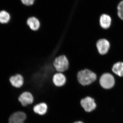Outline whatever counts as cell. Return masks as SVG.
Returning a JSON list of instances; mask_svg holds the SVG:
<instances>
[{"instance_id": "obj_8", "label": "cell", "mask_w": 123, "mask_h": 123, "mask_svg": "<svg viewBox=\"0 0 123 123\" xmlns=\"http://www.w3.org/2000/svg\"><path fill=\"white\" fill-rule=\"evenodd\" d=\"M10 82L12 85L17 88H21L24 85V79L21 74H18L10 77Z\"/></svg>"}, {"instance_id": "obj_9", "label": "cell", "mask_w": 123, "mask_h": 123, "mask_svg": "<svg viewBox=\"0 0 123 123\" xmlns=\"http://www.w3.org/2000/svg\"><path fill=\"white\" fill-rule=\"evenodd\" d=\"M33 111L36 114L43 116L47 112L48 106L46 103L41 102L33 106Z\"/></svg>"}, {"instance_id": "obj_11", "label": "cell", "mask_w": 123, "mask_h": 123, "mask_svg": "<svg viewBox=\"0 0 123 123\" xmlns=\"http://www.w3.org/2000/svg\"><path fill=\"white\" fill-rule=\"evenodd\" d=\"M112 22L111 17L107 14H103L99 17V25L103 29H109L111 25Z\"/></svg>"}, {"instance_id": "obj_17", "label": "cell", "mask_w": 123, "mask_h": 123, "mask_svg": "<svg viewBox=\"0 0 123 123\" xmlns=\"http://www.w3.org/2000/svg\"><path fill=\"white\" fill-rule=\"evenodd\" d=\"M73 123H85L83 121H80V120H78V121H75Z\"/></svg>"}, {"instance_id": "obj_3", "label": "cell", "mask_w": 123, "mask_h": 123, "mask_svg": "<svg viewBox=\"0 0 123 123\" xmlns=\"http://www.w3.org/2000/svg\"><path fill=\"white\" fill-rule=\"evenodd\" d=\"M80 104L85 112H92L97 107V104L93 98L90 96H86L82 98L80 101Z\"/></svg>"}, {"instance_id": "obj_2", "label": "cell", "mask_w": 123, "mask_h": 123, "mask_svg": "<svg viewBox=\"0 0 123 123\" xmlns=\"http://www.w3.org/2000/svg\"><path fill=\"white\" fill-rule=\"evenodd\" d=\"M53 65L57 72L63 73L68 69L69 62L66 56L61 55L54 60Z\"/></svg>"}, {"instance_id": "obj_1", "label": "cell", "mask_w": 123, "mask_h": 123, "mask_svg": "<svg viewBox=\"0 0 123 123\" xmlns=\"http://www.w3.org/2000/svg\"><path fill=\"white\" fill-rule=\"evenodd\" d=\"M97 75L92 70L85 69L77 73V78L79 84L84 86L90 85L97 80Z\"/></svg>"}, {"instance_id": "obj_7", "label": "cell", "mask_w": 123, "mask_h": 123, "mask_svg": "<svg viewBox=\"0 0 123 123\" xmlns=\"http://www.w3.org/2000/svg\"><path fill=\"white\" fill-rule=\"evenodd\" d=\"M96 45L98 51L101 55H105L110 49V43L105 39L98 40L96 43Z\"/></svg>"}, {"instance_id": "obj_14", "label": "cell", "mask_w": 123, "mask_h": 123, "mask_svg": "<svg viewBox=\"0 0 123 123\" xmlns=\"http://www.w3.org/2000/svg\"><path fill=\"white\" fill-rule=\"evenodd\" d=\"M10 19L9 14L5 11H0V23L2 24L8 23Z\"/></svg>"}, {"instance_id": "obj_4", "label": "cell", "mask_w": 123, "mask_h": 123, "mask_svg": "<svg viewBox=\"0 0 123 123\" xmlns=\"http://www.w3.org/2000/svg\"><path fill=\"white\" fill-rule=\"evenodd\" d=\"M99 84L102 88L106 89H111L114 86V78L111 74L108 73L104 74L100 77Z\"/></svg>"}, {"instance_id": "obj_6", "label": "cell", "mask_w": 123, "mask_h": 123, "mask_svg": "<svg viewBox=\"0 0 123 123\" xmlns=\"http://www.w3.org/2000/svg\"><path fill=\"white\" fill-rule=\"evenodd\" d=\"M27 115L23 111H18L14 113L10 117L9 123H25Z\"/></svg>"}, {"instance_id": "obj_15", "label": "cell", "mask_w": 123, "mask_h": 123, "mask_svg": "<svg viewBox=\"0 0 123 123\" xmlns=\"http://www.w3.org/2000/svg\"><path fill=\"white\" fill-rule=\"evenodd\" d=\"M117 15L120 19L123 21V0L119 2L117 7Z\"/></svg>"}, {"instance_id": "obj_12", "label": "cell", "mask_w": 123, "mask_h": 123, "mask_svg": "<svg viewBox=\"0 0 123 123\" xmlns=\"http://www.w3.org/2000/svg\"><path fill=\"white\" fill-rule=\"evenodd\" d=\"M26 24L31 30L33 31L38 30L40 25L39 20L34 17L29 18L27 20Z\"/></svg>"}, {"instance_id": "obj_10", "label": "cell", "mask_w": 123, "mask_h": 123, "mask_svg": "<svg viewBox=\"0 0 123 123\" xmlns=\"http://www.w3.org/2000/svg\"><path fill=\"white\" fill-rule=\"evenodd\" d=\"M52 81L55 86L58 87H62L66 84V77L63 73H56L53 76Z\"/></svg>"}, {"instance_id": "obj_5", "label": "cell", "mask_w": 123, "mask_h": 123, "mask_svg": "<svg viewBox=\"0 0 123 123\" xmlns=\"http://www.w3.org/2000/svg\"><path fill=\"white\" fill-rule=\"evenodd\" d=\"M18 100L23 107H27L33 104L34 102V98L31 92L25 91L20 94L18 98Z\"/></svg>"}, {"instance_id": "obj_16", "label": "cell", "mask_w": 123, "mask_h": 123, "mask_svg": "<svg viewBox=\"0 0 123 123\" xmlns=\"http://www.w3.org/2000/svg\"><path fill=\"white\" fill-rule=\"evenodd\" d=\"M23 4L26 6H31L34 4L35 0H20Z\"/></svg>"}, {"instance_id": "obj_13", "label": "cell", "mask_w": 123, "mask_h": 123, "mask_svg": "<svg viewBox=\"0 0 123 123\" xmlns=\"http://www.w3.org/2000/svg\"><path fill=\"white\" fill-rule=\"evenodd\" d=\"M112 70L115 74L119 77L123 76V63L118 62L116 63L112 67Z\"/></svg>"}]
</instances>
